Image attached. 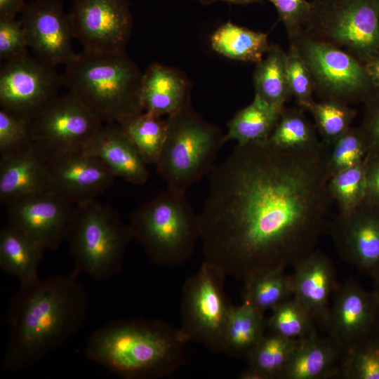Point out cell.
<instances>
[{"instance_id":"cell-3","label":"cell","mask_w":379,"mask_h":379,"mask_svg":"<svg viewBox=\"0 0 379 379\" xmlns=\"http://www.w3.org/2000/svg\"><path fill=\"white\" fill-rule=\"evenodd\" d=\"M186 343L178 329L159 319H117L88 338L87 359L124 379H157L185 362Z\"/></svg>"},{"instance_id":"cell-36","label":"cell","mask_w":379,"mask_h":379,"mask_svg":"<svg viewBox=\"0 0 379 379\" xmlns=\"http://www.w3.org/2000/svg\"><path fill=\"white\" fill-rule=\"evenodd\" d=\"M367 153L368 144L362 130L360 127L351 126L328 147L327 166L330 177L363 163Z\"/></svg>"},{"instance_id":"cell-5","label":"cell","mask_w":379,"mask_h":379,"mask_svg":"<svg viewBox=\"0 0 379 379\" xmlns=\"http://www.w3.org/2000/svg\"><path fill=\"white\" fill-rule=\"evenodd\" d=\"M185 193L167 188L130 215L128 225L133 239L156 265H184L201 238L199 214Z\"/></svg>"},{"instance_id":"cell-46","label":"cell","mask_w":379,"mask_h":379,"mask_svg":"<svg viewBox=\"0 0 379 379\" xmlns=\"http://www.w3.org/2000/svg\"><path fill=\"white\" fill-rule=\"evenodd\" d=\"M202 4H207L215 1H225L230 4L248 5L254 3H262L264 0H197Z\"/></svg>"},{"instance_id":"cell-16","label":"cell","mask_w":379,"mask_h":379,"mask_svg":"<svg viewBox=\"0 0 379 379\" xmlns=\"http://www.w3.org/2000/svg\"><path fill=\"white\" fill-rule=\"evenodd\" d=\"M326 230L345 261L372 279L379 273V205L364 201L338 213Z\"/></svg>"},{"instance_id":"cell-8","label":"cell","mask_w":379,"mask_h":379,"mask_svg":"<svg viewBox=\"0 0 379 379\" xmlns=\"http://www.w3.org/2000/svg\"><path fill=\"white\" fill-rule=\"evenodd\" d=\"M301 33L366 64L379 58V0H312Z\"/></svg>"},{"instance_id":"cell-18","label":"cell","mask_w":379,"mask_h":379,"mask_svg":"<svg viewBox=\"0 0 379 379\" xmlns=\"http://www.w3.org/2000/svg\"><path fill=\"white\" fill-rule=\"evenodd\" d=\"M74 206L46 191L8 204L7 219L8 225L52 251L66 240Z\"/></svg>"},{"instance_id":"cell-43","label":"cell","mask_w":379,"mask_h":379,"mask_svg":"<svg viewBox=\"0 0 379 379\" xmlns=\"http://www.w3.org/2000/svg\"><path fill=\"white\" fill-rule=\"evenodd\" d=\"M364 164L366 179L364 201L379 205V154H367Z\"/></svg>"},{"instance_id":"cell-13","label":"cell","mask_w":379,"mask_h":379,"mask_svg":"<svg viewBox=\"0 0 379 379\" xmlns=\"http://www.w3.org/2000/svg\"><path fill=\"white\" fill-rule=\"evenodd\" d=\"M344 355L379 335V297L350 279L338 283L322 323Z\"/></svg>"},{"instance_id":"cell-38","label":"cell","mask_w":379,"mask_h":379,"mask_svg":"<svg viewBox=\"0 0 379 379\" xmlns=\"http://www.w3.org/2000/svg\"><path fill=\"white\" fill-rule=\"evenodd\" d=\"M286 75L291 95L301 108L310 111L316 102L314 84L308 67L293 43L286 53Z\"/></svg>"},{"instance_id":"cell-33","label":"cell","mask_w":379,"mask_h":379,"mask_svg":"<svg viewBox=\"0 0 379 379\" xmlns=\"http://www.w3.org/2000/svg\"><path fill=\"white\" fill-rule=\"evenodd\" d=\"M271 311L267 321V332L295 340H305L317 333L314 319L293 297Z\"/></svg>"},{"instance_id":"cell-42","label":"cell","mask_w":379,"mask_h":379,"mask_svg":"<svg viewBox=\"0 0 379 379\" xmlns=\"http://www.w3.org/2000/svg\"><path fill=\"white\" fill-rule=\"evenodd\" d=\"M364 104V112L360 128L366 138L367 154H379V93Z\"/></svg>"},{"instance_id":"cell-30","label":"cell","mask_w":379,"mask_h":379,"mask_svg":"<svg viewBox=\"0 0 379 379\" xmlns=\"http://www.w3.org/2000/svg\"><path fill=\"white\" fill-rule=\"evenodd\" d=\"M243 300L265 312L293 295L292 274L277 268L255 274L244 281Z\"/></svg>"},{"instance_id":"cell-32","label":"cell","mask_w":379,"mask_h":379,"mask_svg":"<svg viewBox=\"0 0 379 379\" xmlns=\"http://www.w3.org/2000/svg\"><path fill=\"white\" fill-rule=\"evenodd\" d=\"M301 341L267 332L246 359L247 367L258 372L262 379H280Z\"/></svg>"},{"instance_id":"cell-37","label":"cell","mask_w":379,"mask_h":379,"mask_svg":"<svg viewBox=\"0 0 379 379\" xmlns=\"http://www.w3.org/2000/svg\"><path fill=\"white\" fill-rule=\"evenodd\" d=\"M338 378L379 379V335L344 355Z\"/></svg>"},{"instance_id":"cell-28","label":"cell","mask_w":379,"mask_h":379,"mask_svg":"<svg viewBox=\"0 0 379 379\" xmlns=\"http://www.w3.org/2000/svg\"><path fill=\"white\" fill-rule=\"evenodd\" d=\"M253 84L255 93L266 102L281 111L291 95L286 75V53L271 44L264 58L257 62Z\"/></svg>"},{"instance_id":"cell-31","label":"cell","mask_w":379,"mask_h":379,"mask_svg":"<svg viewBox=\"0 0 379 379\" xmlns=\"http://www.w3.org/2000/svg\"><path fill=\"white\" fill-rule=\"evenodd\" d=\"M142 112L120 123L147 164H157L164 147L167 120Z\"/></svg>"},{"instance_id":"cell-20","label":"cell","mask_w":379,"mask_h":379,"mask_svg":"<svg viewBox=\"0 0 379 379\" xmlns=\"http://www.w3.org/2000/svg\"><path fill=\"white\" fill-rule=\"evenodd\" d=\"M84 151L100 159L116 178L135 185L149 179L147 164L119 123H104Z\"/></svg>"},{"instance_id":"cell-15","label":"cell","mask_w":379,"mask_h":379,"mask_svg":"<svg viewBox=\"0 0 379 379\" xmlns=\"http://www.w3.org/2000/svg\"><path fill=\"white\" fill-rule=\"evenodd\" d=\"M48 191L72 205L97 199L116 176L98 157L84 150L46 157Z\"/></svg>"},{"instance_id":"cell-44","label":"cell","mask_w":379,"mask_h":379,"mask_svg":"<svg viewBox=\"0 0 379 379\" xmlns=\"http://www.w3.org/2000/svg\"><path fill=\"white\" fill-rule=\"evenodd\" d=\"M26 4L25 0H0V18H16Z\"/></svg>"},{"instance_id":"cell-47","label":"cell","mask_w":379,"mask_h":379,"mask_svg":"<svg viewBox=\"0 0 379 379\" xmlns=\"http://www.w3.org/2000/svg\"><path fill=\"white\" fill-rule=\"evenodd\" d=\"M375 282V290L379 297V273L373 279Z\"/></svg>"},{"instance_id":"cell-26","label":"cell","mask_w":379,"mask_h":379,"mask_svg":"<svg viewBox=\"0 0 379 379\" xmlns=\"http://www.w3.org/2000/svg\"><path fill=\"white\" fill-rule=\"evenodd\" d=\"M281 112L255 95L253 101L239 110L227 123L225 142L230 140L239 145L267 142Z\"/></svg>"},{"instance_id":"cell-29","label":"cell","mask_w":379,"mask_h":379,"mask_svg":"<svg viewBox=\"0 0 379 379\" xmlns=\"http://www.w3.org/2000/svg\"><path fill=\"white\" fill-rule=\"evenodd\" d=\"M317 130L304 114L302 108L284 107L267 140L282 150H305L317 148L323 142Z\"/></svg>"},{"instance_id":"cell-21","label":"cell","mask_w":379,"mask_h":379,"mask_svg":"<svg viewBox=\"0 0 379 379\" xmlns=\"http://www.w3.org/2000/svg\"><path fill=\"white\" fill-rule=\"evenodd\" d=\"M48 191L45 156L33 144L20 152L1 156L0 201L8 206Z\"/></svg>"},{"instance_id":"cell-4","label":"cell","mask_w":379,"mask_h":379,"mask_svg":"<svg viewBox=\"0 0 379 379\" xmlns=\"http://www.w3.org/2000/svg\"><path fill=\"white\" fill-rule=\"evenodd\" d=\"M142 74L125 51H83L66 65L62 86L102 123H121L142 113Z\"/></svg>"},{"instance_id":"cell-45","label":"cell","mask_w":379,"mask_h":379,"mask_svg":"<svg viewBox=\"0 0 379 379\" xmlns=\"http://www.w3.org/2000/svg\"><path fill=\"white\" fill-rule=\"evenodd\" d=\"M364 66L373 84L379 92V58L366 62Z\"/></svg>"},{"instance_id":"cell-6","label":"cell","mask_w":379,"mask_h":379,"mask_svg":"<svg viewBox=\"0 0 379 379\" xmlns=\"http://www.w3.org/2000/svg\"><path fill=\"white\" fill-rule=\"evenodd\" d=\"M166 137L157 171L167 188L186 192L194 183L209 175L225 133L204 120L190 102L168 116Z\"/></svg>"},{"instance_id":"cell-9","label":"cell","mask_w":379,"mask_h":379,"mask_svg":"<svg viewBox=\"0 0 379 379\" xmlns=\"http://www.w3.org/2000/svg\"><path fill=\"white\" fill-rule=\"evenodd\" d=\"M226 277L219 268L203 261L185 281L178 329L186 344L200 343L222 352L225 329L233 306L225 293Z\"/></svg>"},{"instance_id":"cell-22","label":"cell","mask_w":379,"mask_h":379,"mask_svg":"<svg viewBox=\"0 0 379 379\" xmlns=\"http://www.w3.org/2000/svg\"><path fill=\"white\" fill-rule=\"evenodd\" d=\"M344 354L328 335L317 333L300 342L280 379H328L339 377Z\"/></svg>"},{"instance_id":"cell-25","label":"cell","mask_w":379,"mask_h":379,"mask_svg":"<svg viewBox=\"0 0 379 379\" xmlns=\"http://www.w3.org/2000/svg\"><path fill=\"white\" fill-rule=\"evenodd\" d=\"M267 319L248 302L232 306L225 329L222 352L246 359L266 333Z\"/></svg>"},{"instance_id":"cell-39","label":"cell","mask_w":379,"mask_h":379,"mask_svg":"<svg viewBox=\"0 0 379 379\" xmlns=\"http://www.w3.org/2000/svg\"><path fill=\"white\" fill-rule=\"evenodd\" d=\"M32 120L0 109V154L9 155L23 151L33 144Z\"/></svg>"},{"instance_id":"cell-2","label":"cell","mask_w":379,"mask_h":379,"mask_svg":"<svg viewBox=\"0 0 379 379\" xmlns=\"http://www.w3.org/2000/svg\"><path fill=\"white\" fill-rule=\"evenodd\" d=\"M79 275L73 270L20 284L6 314L4 370L15 373L34 366L82 327L88 299Z\"/></svg>"},{"instance_id":"cell-11","label":"cell","mask_w":379,"mask_h":379,"mask_svg":"<svg viewBox=\"0 0 379 379\" xmlns=\"http://www.w3.org/2000/svg\"><path fill=\"white\" fill-rule=\"evenodd\" d=\"M56 67L29 54L4 61L0 69V106L33 120L58 97L62 86Z\"/></svg>"},{"instance_id":"cell-1","label":"cell","mask_w":379,"mask_h":379,"mask_svg":"<svg viewBox=\"0 0 379 379\" xmlns=\"http://www.w3.org/2000/svg\"><path fill=\"white\" fill-rule=\"evenodd\" d=\"M328 147L237 144L210 174L199 214L203 261L243 282L315 250L331 200Z\"/></svg>"},{"instance_id":"cell-7","label":"cell","mask_w":379,"mask_h":379,"mask_svg":"<svg viewBox=\"0 0 379 379\" xmlns=\"http://www.w3.org/2000/svg\"><path fill=\"white\" fill-rule=\"evenodd\" d=\"M132 239L128 225L111 206L97 199L74 205L66 241L78 274L98 281L118 274Z\"/></svg>"},{"instance_id":"cell-41","label":"cell","mask_w":379,"mask_h":379,"mask_svg":"<svg viewBox=\"0 0 379 379\" xmlns=\"http://www.w3.org/2000/svg\"><path fill=\"white\" fill-rule=\"evenodd\" d=\"M275 6L289 39L301 33L305 24L310 2L306 0H268Z\"/></svg>"},{"instance_id":"cell-10","label":"cell","mask_w":379,"mask_h":379,"mask_svg":"<svg viewBox=\"0 0 379 379\" xmlns=\"http://www.w3.org/2000/svg\"><path fill=\"white\" fill-rule=\"evenodd\" d=\"M311 73L321 100L364 103L379 92L364 64L347 52L300 33L290 39Z\"/></svg>"},{"instance_id":"cell-34","label":"cell","mask_w":379,"mask_h":379,"mask_svg":"<svg viewBox=\"0 0 379 379\" xmlns=\"http://www.w3.org/2000/svg\"><path fill=\"white\" fill-rule=\"evenodd\" d=\"M310 112L322 142L328 147L349 130L357 114L349 104L334 100L315 102Z\"/></svg>"},{"instance_id":"cell-19","label":"cell","mask_w":379,"mask_h":379,"mask_svg":"<svg viewBox=\"0 0 379 379\" xmlns=\"http://www.w3.org/2000/svg\"><path fill=\"white\" fill-rule=\"evenodd\" d=\"M293 268V298L321 325L339 283L331 260L314 250Z\"/></svg>"},{"instance_id":"cell-12","label":"cell","mask_w":379,"mask_h":379,"mask_svg":"<svg viewBox=\"0 0 379 379\" xmlns=\"http://www.w3.org/2000/svg\"><path fill=\"white\" fill-rule=\"evenodd\" d=\"M104 123L68 91L32 121L33 145L46 157L85 150Z\"/></svg>"},{"instance_id":"cell-23","label":"cell","mask_w":379,"mask_h":379,"mask_svg":"<svg viewBox=\"0 0 379 379\" xmlns=\"http://www.w3.org/2000/svg\"><path fill=\"white\" fill-rule=\"evenodd\" d=\"M189 86L178 71L152 64L142 75L141 101L143 111L169 116L190 102Z\"/></svg>"},{"instance_id":"cell-14","label":"cell","mask_w":379,"mask_h":379,"mask_svg":"<svg viewBox=\"0 0 379 379\" xmlns=\"http://www.w3.org/2000/svg\"><path fill=\"white\" fill-rule=\"evenodd\" d=\"M69 15L84 51H125L133 27L127 0H74Z\"/></svg>"},{"instance_id":"cell-24","label":"cell","mask_w":379,"mask_h":379,"mask_svg":"<svg viewBox=\"0 0 379 379\" xmlns=\"http://www.w3.org/2000/svg\"><path fill=\"white\" fill-rule=\"evenodd\" d=\"M46 249L8 225L0 231V267L17 277L20 284L39 277L38 268Z\"/></svg>"},{"instance_id":"cell-27","label":"cell","mask_w":379,"mask_h":379,"mask_svg":"<svg viewBox=\"0 0 379 379\" xmlns=\"http://www.w3.org/2000/svg\"><path fill=\"white\" fill-rule=\"evenodd\" d=\"M212 48L232 60L260 62L270 48L267 35L227 22L211 35Z\"/></svg>"},{"instance_id":"cell-35","label":"cell","mask_w":379,"mask_h":379,"mask_svg":"<svg viewBox=\"0 0 379 379\" xmlns=\"http://www.w3.org/2000/svg\"><path fill=\"white\" fill-rule=\"evenodd\" d=\"M327 189L331 200L338 204V213H348L360 206L366 194L364 162L331 175Z\"/></svg>"},{"instance_id":"cell-17","label":"cell","mask_w":379,"mask_h":379,"mask_svg":"<svg viewBox=\"0 0 379 379\" xmlns=\"http://www.w3.org/2000/svg\"><path fill=\"white\" fill-rule=\"evenodd\" d=\"M20 19L34 55L55 67L77 55L69 15L62 0H35L26 4Z\"/></svg>"},{"instance_id":"cell-40","label":"cell","mask_w":379,"mask_h":379,"mask_svg":"<svg viewBox=\"0 0 379 379\" xmlns=\"http://www.w3.org/2000/svg\"><path fill=\"white\" fill-rule=\"evenodd\" d=\"M25 32L16 18H0V58L11 60L28 55Z\"/></svg>"}]
</instances>
